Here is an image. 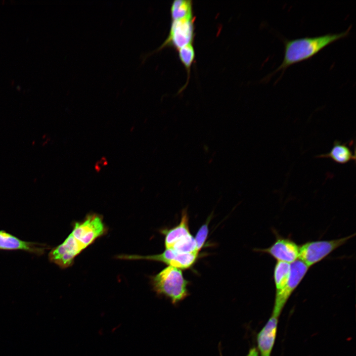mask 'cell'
I'll use <instances>...</instances> for the list:
<instances>
[{"label": "cell", "mask_w": 356, "mask_h": 356, "mask_svg": "<svg viewBox=\"0 0 356 356\" xmlns=\"http://www.w3.org/2000/svg\"><path fill=\"white\" fill-rule=\"evenodd\" d=\"M351 29L350 26L346 31L338 33H328L325 35L306 37L295 39H284V57L281 64L270 76L277 72H284L292 65L307 60L317 54L330 44L348 36Z\"/></svg>", "instance_id": "obj_1"}, {"label": "cell", "mask_w": 356, "mask_h": 356, "mask_svg": "<svg viewBox=\"0 0 356 356\" xmlns=\"http://www.w3.org/2000/svg\"><path fill=\"white\" fill-rule=\"evenodd\" d=\"M154 291L159 295L169 298L175 304L188 295V281L183 277L181 269L168 266L152 277Z\"/></svg>", "instance_id": "obj_2"}, {"label": "cell", "mask_w": 356, "mask_h": 356, "mask_svg": "<svg viewBox=\"0 0 356 356\" xmlns=\"http://www.w3.org/2000/svg\"><path fill=\"white\" fill-rule=\"evenodd\" d=\"M355 235L354 234L335 239L307 242L300 246L299 260L310 268L345 244Z\"/></svg>", "instance_id": "obj_3"}, {"label": "cell", "mask_w": 356, "mask_h": 356, "mask_svg": "<svg viewBox=\"0 0 356 356\" xmlns=\"http://www.w3.org/2000/svg\"><path fill=\"white\" fill-rule=\"evenodd\" d=\"M105 231L102 218L92 214L88 215L83 222H76L71 234L86 248Z\"/></svg>", "instance_id": "obj_4"}, {"label": "cell", "mask_w": 356, "mask_h": 356, "mask_svg": "<svg viewBox=\"0 0 356 356\" xmlns=\"http://www.w3.org/2000/svg\"><path fill=\"white\" fill-rule=\"evenodd\" d=\"M194 17L173 20L168 38L155 51L167 46H172L178 50L192 43L194 37Z\"/></svg>", "instance_id": "obj_5"}, {"label": "cell", "mask_w": 356, "mask_h": 356, "mask_svg": "<svg viewBox=\"0 0 356 356\" xmlns=\"http://www.w3.org/2000/svg\"><path fill=\"white\" fill-rule=\"evenodd\" d=\"M309 267L300 260L291 264L289 280L285 286L276 292L273 316L277 317L288 299L307 274Z\"/></svg>", "instance_id": "obj_6"}, {"label": "cell", "mask_w": 356, "mask_h": 356, "mask_svg": "<svg viewBox=\"0 0 356 356\" xmlns=\"http://www.w3.org/2000/svg\"><path fill=\"white\" fill-rule=\"evenodd\" d=\"M198 257L197 253L179 254L172 249L166 248L163 252L159 254L145 256L124 255L118 256V258L122 259H145L161 262L169 266L183 269L191 267L196 261Z\"/></svg>", "instance_id": "obj_7"}, {"label": "cell", "mask_w": 356, "mask_h": 356, "mask_svg": "<svg viewBox=\"0 0 356 356\" xmlns=\"http://www.w3.org/2000/svg\"><path fill=\"white\" fill-rule=\"evenodd\" d=\"M85 248L70 233L60 244L48 253L49 261L61 268L72 266L74 259Z\"/></svg>", "instance_id": "obj_8"}, {"label": "cell", "mask_w": 356, "mask_h": 356, "mask_svg": "<svg viewBox=\"0 0 356 356\" xmlns=\"http://www.w3.org/2000/svg\"><path fill=\"white\" fill-rule=\"evenodd\" d=\"M300 246L288 238L277 236L275 241L270 246L265 249H258L257 251L268 254L277 262L291 264L299 259Z\"/></svg>", "instance_id": "obj_9"}, {"label": "cell", "mask_w": 356, "mask_h": 356, "mask_svg": "<svg viewBox=\"0 0 356 356\" xmlns=\"http://www.w3.org/2000/svg\"><path fill=\"white\" fill-rule=\"evenodd\" d=\"M49 248L45 244L24 241L4 230H0V250H21L41 256Z\"/></svg>", "instance_id": "obj_10"}, {"label": "cell", "mask_w": 356, "mask_h": 356, "mask_svg": "<svg viewBox=\"0 0 356 356\" xmlns=\"http://www.w3.org/2000/svg\"><path fill=\"white\" fill-rule=\"evenodd\" d=\"M165 235V245L166 249L171 248L174 245L182 242L192 237L188 226V217L186 210H183L180 222L176 226L162 230Z\"/></svg>", "instance_id": "obj_11"}, {"label": "cell", "mask_w": 356, "mask_h": 356, "mask_svg": "<svg viewBox=\"0 0 356 356\" xmlns=\"http://www.w3.org/2000/svg\"><path fill=\"white\" fill-rule=\"evenodd\" d=\"M353 141L342 142L336 140L330 151L316 156L317 158H329L340 164H345L356 160L355 149L352 150Z\"/></svg>", "instance_id": "obj_12"}, {"label": "cell", "mask_w": 356, "mask_h": 356, "mask_svg": "<svg viewBox=\"0 0 356 356\" xmlns=\"http://www.w3.org/2000/svg\"><path fill=\"white\" fill-rule=\"evenodd\" d=\"M277 325V317L272 316L258 335L261 356H270L274 343Z\"/></svg>", "instance_id": "obj_13"}, {"label": "cell", "mask_w": 356, "mask_h": 356, "mask_svg": "<svg viewBox=\"0 0 356 356\" xmlns=\"http://www.w3.org/2000/svg\"><path fill=\"white\" fill-rule=\"evenodd\" d=\"M291 264L277 262L273 271V280L276 292L282 289L287 284L290 274Z\"/></svg>", "instance_id": "obj_14"}, {"label": "cell", "mask_w": 356, "mask_h": 356, "mask_svg": "<svg viewBox=\"0 0 356 356\" xmlns=\"http://www.w3.org/2000/svg\"><path fill=\"white\" fill-rule=\"evenodd\" d=\"M171 14L173 20L192 17V4L189 0H174L171 7Z\"/></svg>", "instance_id": "obj_15"}, {"label": "cell", "mask_w": 356, "mask_h": 356, "mask_svg": "<svg viewBox=\"0 0 356 356\" xmlns=\"http://www.w3.org/2000/svg\"><path fill=\"white\" fill-rule=\"evenodd\" d=\"M178 50L179 59L185 67L188 76L190 67L195 58V51L193 45L192 44H187Z\"/></svg>", "instance_id": "obj_16"}, {"label": "cell", "mask_w": 356, "mask_h": 356, "mask_svg": "<svg viewBox=\"0 0 356 356\" xmlns=\"http://www.w3.org/2000/svg\"><path fill=\"white\" fill-rule=\"evenodd\" d=\"M209 232L208 222L203 224L198 229L194 240L196 243V251L199 252L204 246Z\"/></svg>", "instance_id": "obj_17"}, {"label": "cell", "mask_w": 356, "mask_h": 356, "mask_svg": "<svg viewBox=\"0 0 356 356\" xmlns=\"http://www.w3.org/2000/svg\"><path fill=\"white\" fill-rule=\"evenodd\" d=\"M247 356H258V352L255 348H252Z\"/></svg>", "instance_id": "obj_18"}]
</instances>
